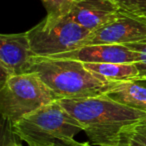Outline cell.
I'll return each mask as SVG.
<instances>
[{"mask_svg":"<svg viewBox=\"0 0 146 146\" xmlns=\"http://www.w3.org/2000/svg\"><path fill=\"white\" fill-rule=\"evenodd\" d=\"M34 57L26 32L0 35V86L11 76L29 73Z\"/></svg>","mask_w":146,"mask_h":146,"instance_id":"obj_7","label":"cell"},{"mask_svg":"<svg viewBox=\"0 0 146 146\" xmlns=\"http://www.w3.org/2000/svg\"><path fill=\"white\" fill-rule=\"evenodd\" d=\"M29 72L36 73L59 99L98 97L123 83L106 79L70 59L35 56Z\"/></svg>","mask_w":146,"mask_h":146,"instance_id":"obj_2","label":"cell"},{"mask_svg":"<svg viewBox=\"0 0 146 146\" xmlns=\"http://www.w3.org/2000/svg\"><path fill=\"white\" fill-rule=\"evenodd\" d=\"M49 146H67V145L61 143V142H56V143H53V144H51V145H49Z\"/></svg>","mask_w":146,"mask_h":146,"instance_id":"obj_17","label":"cell"},{"mask_svg":"<svg viewBox=\"0 0 146 146\" xmlns=\"http://www.w3.org/2000/svg\"><path fill=\"white\" fill-rule=\"evenodd\" d=\"M139 81H143V82H146V76H145V77H143V78H141V79H140Z\"/></svg>","mask_w":146,"mask_h":146,"instance_id":"obj_18","label":"cell"},{"mask_svg":"<svg viewBox=\"0 0 146 146\" xmlns=\"http://www.w3.org/2000/svg\"><path fill=\"white\" fill-rule=\"evenodd\" d=\"M81 0H41L45 10L46 17L41 20L43 28L49 29L54 27L68 16L73 7Z\"/></svg>","mask_w":146,"mask_h":146,"instance_id":"obj_12","label":"cell"},{"mask_svg":"<svg viewBox=\"0 0 146 146\" xmlns=\"http://www.w3.org/2000/svg\"><path fill=\"white\" fill-rule=\"evenodd\" d=\"M4 146H22V145L20 143H18V142H16L15 140H9V141H7L4 144Z\"/></svg>","mask_w":146,"mask_h":146,"instance_id":"obj_16","label":"cell"},{"mask_svg":"<svg viewBox=\"0 0 146 146\" xmlns=\"http://www.w3.org/2000/svg\"><path fill=\"white\" fill-rule=\"evenodd\" d=\"M146 41V16L119 9L115 17L91 33L82 46L95 44H129Z\"/></svg>","mask_w":146,"mask_h":146,"instance_id":"obj_6","label":"cell"},{"mask_svg":"<svg viewBox=\"0 0 146 146\" xmlns=\"http://www.w3.org/2000/svg\"><path fill=\"white\" fill-rule=\"evenodd\" d=\"M31 49L37 57H53L81 47L91 34L89 30L65 17L49 29L43 28L41 21L26 31Z\"/></svg>","mask_w":146,"mask_h":146,"instance_id":"obj_5","label":"cell"},{"mask_svg":"<svg viewBox=\"0 0 146 146\" xmlns=\"http://www.w3.org/2000/svg\"><path fill=\"white\" fill-rule=\"evenodd\" d=\"M118 12L119 7L114 0H81L67 17L93 33L111 21Z\"/></svg>","mask_w":146,"mask_h":146,"instance_id":"obj_9","label":"cell"},{"mask_svg":"<svg viewBox=\"0 0 146 146\" xmlns=\"http://www.w3.org/2000/svg\"><path fill=\"white\" fill-rule=\"evenodd\" d=\"M116 146H146V117L124 128Z\"/></svg>","mask_w":146,"mask_h":146,"instance_id":"obj_13","label":"cell"},{"mask_svg":"<svg viewBox=\"0 0 146 146\" xmlns=\"http://www.w3.org/2000/svg\"><path fill=\"white\" fill-rule=\"evenodd\" d=\"M129 49L134 51L136 54V65L139 71V80L146 76V41L137 43H129L125 44Z\"/></svg>","mask_w":146,"mask_h":146,"instance_id":"obj_14","label":"cell"},{"mask_svg":"<svg viewBox=\"0 0 146 146\" xmlns=\"http://www.w3.org/2000/svg\"><path fill=\"white\" fill-rule=\"evenodd\" d=\"M106 96L135 110L146 112V85L142 81H126L110 90Z\"/></svg>","mask_w":146,"mask_h":146,"instance_id":"obj_10","label":"cell"},{"mask_svg":"<svg viewBox=\"0 0 146 146\" xmlns=\"http://www.w3.org/2000/svg\"><path fill=\"white\" fill-rule=\"evenodd\" d=\"M59 102L81 125L89 143L95 146H116L124 128L146 117V112L120 104L106 95L59 99Z\"/></svg>","mask_w":146,"mask_h":146,"instance_id":"obj_1","label":"cell"},{"mask_svg":"<svg viewBox=\"0 0 146 146\" xmlns=\"http://www.w3.org/2000/svg\"><path fill=\"white\" fill-rule=\"evenodd\" d=\"M59 100L34 72L11 76L0 86V111L8 124Z\"/></svg>","mask_w":146,"mask_h":146,"instance_id":"obj_4","label":"cell"},{"mask_svg":"<svg viewBox=\"0 0 146 146\" xmlns=\"http://www.w3.org/2000/svg\"><path fill=\"white\" fill-rule=\"evenodd\" d=\"M10 129L13 135L28 146H49L56 142L67 146L91 145L89 142L82 143L75 139V136L83 129L59 100L47 104L11 124Z\"/></svg>","mask_w":146,"mask_h":146,"instance_id":"obj_3","label":"cell"},{"mask_svg":"<svg viewBox=\"0 0 146 146\" xmlns=\"http://www.w3.org/2000/svg\"><path fill=\"white\" fill-rule=\"evenodd\" d=\"M86 69L112 81H139V71L134 63H83Z\"/></svg>","mask_w":146,"mask_h":146,"instance_id":"obj_11","label":"cell"},{"mask_svg":"<svg viewBox=\"0 0 146 146\" xmlns=\"http://www.w3.org/2000/svg\"><path fill=\"white\" fill-rule=\"evenodd\" d=\"M114 1L121 10L146 16V0H114Z\"/></svg>","mask_w":146,"mask_h":146,"instance_id":"obj_15","label":"cell"},{"mask_svg":"<svg viewBox=\"0 0 146 146\" xmlns=\"http://www.w3.org/2000/svg\"><path fill=\"white\" fill-rule=\"evenodd\" d=\"M46 58L70 59L82 63H135L136 54L125 45L95 44Z\"/></svg>","mask_w":146,"mask_h":146,"instance_id":"obj_8","label":"cell"}]
</instances>
